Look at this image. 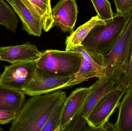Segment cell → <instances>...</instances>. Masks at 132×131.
Wrapping results in <instances>:
<instances>
[{
    "instance_id": "cell-1",
    "label": "cell",
    "mask_w": 132,
    "mask_h": 131,
    "mask_svg": "<svg viewBox=\"0 0 132 131\" xmlns=\"http://www.w3.org/2000/svg\"><path fill=\"white\" fill-rule=\"evenodd\" d=\"M67 93L60 90L31 97L12 122L9 131H41L56 107L65 102Z\"/></svg>"
},
{
    "instance_id": "cell-2",
    "label": "cell",
    "mask_w": 132,
    "mask_h": 131,
    "mask_svg": "<svg viewBox=\"0 0 132 131\" xmlns=\"http://www.w3.org/2000/svg\"><path fill=\"white\" fill-rule=\"evenodd\" d=\"M132 17L114 14L112 22L95 27L85 38L81 46L85 50L101 54H108L125 30Z\"/></svg>"
},
{
    "instance_id": "cell-3",
    "label": "cell",
    "mask_w": 132,
    "mask_h": 131,
    "mask_svg": "<svg viewBox=\"0 0 132 131\" xmlns=\"http://www.w3.org/2000/svg\"><path fill=\"white\" fill-rule=\"evenodd\" d=\"M132 51V17L117 42L104 56L105 76L116 86L126 71Z\"/></svg>"
},
{
    "instance_id": "cell-4",
    "label": "cell",
    "mask_w": 132,
    "mask_h": 131,
    "mask_svg": "<svg viewBox=\"0 0 132 131\" xmlns=\"http://www.w3.org/2000/svg\"><path fill=\"white\" fill-rule=\"evenodd\" d=\"M82 56L75 51L49 49L42 52L36 67L46 73L59 76L74 75L78 71Z\"/></svg>"
},
{
    "instance_id": "cell-5",
    "label": "cell",
    "mask_w": 132,
    "mask_h": 131,
    "mask_svg": "<svg viewBox=\"0 0 132 131\" xmlns=\"http://www.w3.org/2000/svg\"><path fill=\"white\" fill-rule=\"evenodd\" d=\"M90 88V93L84 105L64 131L84 130L86 128L88 117L99 101L109 93L119 90L116 84L106 76L98 78Z\"/></svg>"
},
{
    "instance_id": "cell-6",
    "label": "cell",
    "mask_w": 132,
    "mask_h": 131,
    "mask_svg": "<svg viewBox=\"0 0 132 131\" xmlns=\"http://www.w3.org/2000/svg\"><path fill=\"white\" fill-rule=\"evenodd\" d=\"M75 74L59 76L50 74L38 68L22 91L29 96L43 95L77 85Z\"/></svg>"
},
{
    "instance_id": "cell-7",
    "label": "cell",
    "mask_w": 132,
    "mask_h": 131,
    "mask_svg": "<svg viewBox=\"0 0 132 131\" xmlns=\"http://www.w3.org/2000/svg\"><path fill=\"white\" fill-rule=\"evenodd\" d=\"M36 61L18 62L4 66V70L0 75V86L22 91L33 76L37 68Z\"/></svg>"
},
{
    "instance_id": "cell-8",
    "label": "cell",
    "mask_w": 132,
    "mask_h": 131,
    "mask_svg": "<svg viewBox=\"0 0 132 131\" xmlns=\"http://www.w3.org/2000/svg\"><path fill=\"white\" fill-rule=\"evenodd\" d=\"M125 93L120 90L109 93L103 97L92 112L87 120L91 127L98 128L108 122L116 109L119 107L120 100Z\"/></svg>"
},
{
    "instance_id": "cell-9",
    "label": "cell",
    "mask_w": 132,
    "mask_h": 131,
    "mask_svg": "<svg viewBox=\"0 0 132 131\" xmlns=\"http://www.w3.org/2000/svg\"><path fill=\"white\" fill-rule=\"evenodd\" d=\"M78 10L75 0L60 1L52 8L54 26L64 32H73L77 19Z\"/></svg>"
},
{
    "instance_id": "cell-10",
    "label": "cell",
    "mask_w": 132,
    "mask_h": 131,
    "mask_svg": "<svg viewBox=\"0 0 132 131\" xmlns=\"http://www.w3.org/2000/svg\"><path fill=\"white\" fill-rule=\"evenodd\" d=\"M42 54V52L29 42L15 46L0 47V61L7 62L11 64L36 61Z\"/></svg>"
},
{
    "instance_id": "cell-11",
    "label": "cell",
    "mask_w": 132,
    "mask_h": 131,
    "mask_svg": "<svg viewBox=\"0 0 132 131\" xmlns=\"http://www.w3.org/2000/svg\"><path fill=\"white\" fill-rule=\"evenodd\" d=\"M90 92V87L77 88L66 98L64 103L60 127H66L77 114Z\"/></svg>"
},
{
    "instance_id": "cell-12",
    "label": "cell",
    "mask_w": 132,
    "mask_h": 131,
    "mask_svg": "<svg viewBox=\"0 0 132 131\" xmlns=\"http://www.w3.org/2000/svg\"><path fill=\"white\" fill-rule=\"evenodd\" d=\"M36 19L42 24L43 29L48 32L54 27V18L50 0H21Z\"/></svg>"
},
{
    "instance_id": "cell-13",
    "label": "cell",
    "mask_w": 132,
    "mask_h": 131,
    "mask_svg": "<svg viewBox=\"0 0 132 131\" xmlns=\"http://www.w3.org/2000/svg\"><path fill=\"white\" fill-rule=\"evenodd\" d=\"M6 1L20 18L22 23V30L30 35L40 37L42 34V24L35 18L21 0Z\"/></svg>"
},
{
    "instance_id": "cell-14",
    "label": "cell",
    "mask_w": 132,
    "mask_h": 131,
    "mask_svg": "<svg viewBox=\"0 0 132 131\" xmlns=\"http://www.w3.org/2000/svg\"><path fill=\"white\" fill-rule=\"evenodd\" d=\"M25 102V94L17 90L0 86V110L17 114Z\"/></svg>"
},
{
    "instance_id": "cell-15",
    "label": "cell",
    "mask_w": 132,
    "mask_h": 131,
    "mask_svg": "<svg viewBox=\"0 0 132 131\" xmlns=\"http://www.w3.org/2000/svg\"><path fill=\"white\" fill-rule=\"evenodd\" d=\"M106 24L101 20L97 15L93 17L89 21L78 27L76 31L71 33L66 38L65 51L81 46V43L90 32L95 27L99 25H105Z\"/></svg>"
},
{
    "instance_id": "cell-16",
    "label": "cell",
    "mask_w": 132,
    "mask_h": 131,
    "mask_svg": "<svg viewBox=\"0 0 132 131\" xmlns=\"http://www.w3.org/2000/svg\"><path fill=\"white\" fill-rule=\"evenodd\" d=\"M125 94L119 106L118 118L114 124L116 131H132V89Z\"/></svg>"
},
{
    "instance_id": "cell-17",
    "label": "cell",
    "mask_w": 132,
    "mask_h": 131,
    "mask_svg": "<svg viewBox=\"0 0 132 131\" xmlns=\"http://www.w3.org/2000/svg\"><path fill=\"white\" fill-rule=\"evenodd\" d=\"M105 76V69L92 64L82 57L81 63L78 72L75 74L77 84L93 77L98 78Z\"/></svg>"
},
{
    "instance_id": "cell-18",
    "label": "cell",
    "mask_w": 132,
    "mask_h": 131,
    "mask_svg": "<svg viewBox=\"0 0 132 131\" xmlns=\"http://www.w3.org/2000/svg\"><path fill=\"white\" fill-rule=\"evenodd\" d=\"M18 23L15 13L6 1L0 0V25L15 33Z\"/></svg>"
},
{
    "instance_id": "cell-19",
    "label": "cell",
    "mask_w": 132,
    "mask_h": 131,
    "mask_svg": "<svg viewBox=\"0 0 132 131\" xmlns=\"http://www.w3.org/2000/svg\"><path fill=\"white\" fill-rule=\"evenodd\" d=\"M94 7L100 19L106 24L112 22L114 14L112 9L111 3L108 0H91Z\"/></svg>"
},
{
    "instance_id": "cell-20",
    "label": "cell",
    "mask_w": 132,
    "mask_h": 131,
    "mask_svg": "<svg viewBox=\"0 0 132 131\" xmlns=\"http://www.w3.org/2000/svg\"><path fill=\"white\" fill-rule=\"evenodd\" d=\"M70 51L77 52L84 58L92 64L97 67L103 68L105 69L104 64V57L102 55L87 51L82 46L76 47L71 49Z\"/></svg>"
},
{
    "instance_id": "cell-21",
    "label": "cell",
    "mask_w": 132,
    "mask_h": 131,
    "mask_svg": "<svg viewBox=\"0 0 132 131\" xmlns=\"http://www.w3.org/2000/svg\"><path fill=\"white\" fill-rule=\"evenodd\" d=\"M64 103L56 108L41 131H55L60 126Z\"/></svg>"
},
{
    "instance_id": "cell-22",
    "label": "cell",
    "mask_w": 132,
    "mask_h": 131,
    "mask_svg": "<svg viewBox=\"0 0 132 131\" xmlns=\"http://www.w3.org/2000/svg\"><path fill=\"white\" fill-rule=\"evenodd\" d=\"M121 90L125 94L132 87V51L129 58L128 64L126 71L120 80L119 84L117 85Z\"/></svg>"
},
{
    "instance_id": "cell-23",
    "label": "cell",
    "mask_w": 132,
    "mask_h": 131,
    "mask_svg": "<svg viewBox=\"0 0 132 131\" xmlns=\"http://www.w3.org/2000/svg\"><path fill=\"white\" fill-rule=\"evenodd\" d=\"M117 13L119 16H126L132 13V0H114Z\"/></svg>"
},
{
    "instance_id": "cell-24",
    "label": "cell",
    "mask_w": 132,
    "mask_h": 131,
    "mask_svg": "<svg viewBox=\"0 0 132 131\" xmlns=\"http://www.w3.org/2000/svg\"><path fill=\"white\" fill-rule=\"evenodd\" d=\"M16 115L14 112L0 110V124H8L12 122Z\"/></svg>"
},
{
    "instance_id": "cell-25",
    "label": "cell",
    "mask_w": 132,
    "mask_h": 131,
    "mask_svg": "<svg viewBox=\"0 0 132 131\" xmlns=\"http://www.w3.org/2000/svg\"><path fill=\"white\" fill-rule=\"evenodd\" d=\"M83 131H116L114 124L111 122H107L104 126L98 128L86 127Z\"/></svg>"
},
{
    "instance_id": "cell-26",
    "label": "cell",
    "mask_w": 132,
    "mask_h": 131,
    "mask_svg": "<svg viewBox=\"0 0 132 131\" xmlns=\"http://www.w3.org/2000/svg\"><path fill=\"white\" fill-rule=\"evenodd\" d=\"M67 127V126H66V127H60H60L55 131H64L65 130V129L66 127Z\"/></svg>"
},
{
    "instance_id": "cell-27",
    "label": "cell",
    "mask_w": 132,
    "mask_h": 131,
    "mask_svg": "<svg viewBox=\"0 0 132 131\" xmlns=\"http://www.w3.org/2000/svg\"><path fill=\"white\" fill-rule=\"evenodd\" d=\"M131 89H132V87H131V89H130V90H131Z\"/></svg>"
},
{
    "instance_id": "cell-28",
    "label": "cell",
    "mask_w": 132,
    "mask_h": 131,
    "mask_svg": "<svg viewBox=\"0 0 132 131\" xmlns=\"http://www.w3.org/2000/svg\"><path fill=\"white\" fill-rule=\"evenodd\" d=\"M1 128H0V131H1Z\"/></svg>"
}]
</instances>
